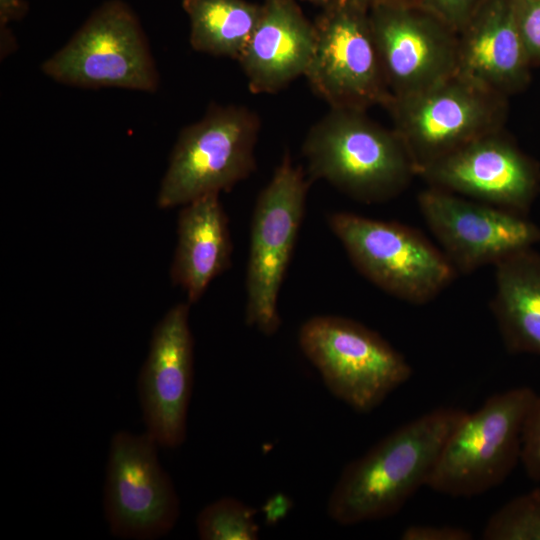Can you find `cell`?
<instances>
[{"label": "cell", "instance_id": "1", "mask_svg": "<svg viewBox=\"0 0 540 540\" xmlns=\"http://www.w3.org/2000/svg\"><path fill=\"white\" fill-rule=\"evenodd\" d=\"M466 414L454 407L433 409L350 462L329 496V517L355 525L398 513L421 487H428L447 439Z\"/></svg>", "mask_w": 540, "mask_h": 540}, {"label": "cell", "instance_id": "2", "mask_svg": "<svg viewBox=\"0 0 540 540\" xmlns=\"http://www.w3.org/2000/svg\"><path fill=\"white\" fill-rule=\"evenodd\" d=\"M302 153L310 180H325L364 203L396 197L416 175L394 130L362 110L330 108L310 128Z\"/></svg>", "mask_w": 540, "mask_h": 540}, {"label": "cell", "instance_id": "3", "mask_svg": "<svg viewBox=\"0 0 540 540\" xmlns=\"http://www.w3.org/2000/svg\"><path fill=\"white\" fill-rule=\"evenodd\" d=\"M537 393L527 386L490 396L447 439L428 487L451 497L481 495L521 460L523 433Z\"/></svg>", "mask_w": 540, "mask_h": 540}, {"label": "cell", "instance_id": "4", "mask_svg": "<svg viewBox=\"0 0 540 540\" xmlns=\"http://www.w3.org/2000/svg\"><path fill=\"white\" fill-rule=\"evenodd\" d=\"M385 108L419 175L470 142L503 130L508 97L456 73L427 89L392 97Z\"/></svg>", "mask_w": 540, "mask_h": 540}, {"label": "cell", "instance_id": "5", "mask_svg": "<svg viewBox=\"0 0 540 540\" xmlns=\"http://www.w3.org/2000/svg\"><path fill=\"white\" fill-rule=\"evenodd\" d=\"M260 127L259 116L245 106L211 105L179 133L160 184L158 207L183 206L247 179L256 169Z\"/></svg>", "mask_w": 540, "mask_h": 540}, {"label": "cell", "instance_id": "6", "mask_svg": "<svg viewBox=\"0 0 540 540\" xmlns=\"http://www.w3.org/2000/svg\"><path fill=\"white\" fill-rule=\"evenodd\" d=\"M298 342L328 390L360 413L374 410L412 375L399 351L349 318L312 317L301 326Z\"/></svg>", "mask_w": 540, "mask_h": 540}, {"label": "cell", "instance_id": "7", "mask_svg": "<svg viewBox=\"0 0 540 540\" xmlns=\"http://www.w3.org/2000/svg\"><path fill=\"white\" fill-rule=\"evenodd\" d=\"M41 69L54 81L79 88L153 93L159 86L146 35L135 13L120 0L99 6Z\"/></svg>", "mask_w": 540, "mask_h": 540}, {"label": "cell", "instance_id": "8", "mask_svg": "<svg viewBox=\"0 0 540 540\" xmlns=\"http://www.w3.org/2000/svg\"><path fill=\"white\" fill-rule=\"evenodd\" d=\"M327 223L356 269L406 302L431 301L456 274L441 249L407 225L350 212H333Z\"/></svg>", "mask_w": 540, "mask_h": 540}, {"label": "cell", "instance_id": "9", "mask_svg": "<svg viewBox=\"0 0 540 540\" xmlns=\"http://www.w3.org/2000/svg\"><path fill=\"white\" fill-rule=\"evenodd\" d=\"M310 179L285 153L253 211L245 321L264 335L281 324L278 296L301 226Z\"/></svg>", "mask_w": 540, "mask_h": 540}, {"label": "cell", "instance_id": "10", "mask_svg": "<svg viewBox=\"0 0 540 540\" xmlns=\"http://www.w3.org/2000/svg\"><path fill=\"white\" fill-rule=\"evenodd\" d=\"M315 42L304 76L330 108L366 111L392 99L372 34L368 10L339 0L314 23Z\"/></svg>", "mask_w": 540, "mask_h": 540}, {"label": "cell", "instance_id": "11", "mask_svg": "<svg viewBox=\"0 0 540 540\" xmlns=\"http://www.w3.org/2000/svg\"><path fill=\"white\" fill-rule=\"evenodd\" d=\"M147 432L111 438L104 486V514L110 532L123 539L151 540L168 534L180 515L172 479Z\"/></svg>", "mask_w": 540, "mask_h": 540}, {"label": "cell", "instance_id": "12", "mask_svg": "<svg viewBox=\"0 0 540 540\" xmlns=\"http://www.w3.org/2000/svg\"><path fill=\"white\" fill-rule=\"evenodd\" d=\"M427 226L456 272L470 273L540 243L528 216L430 187L418 195Z\"/></svg>", "mask_w": 540, "mask_h": 540}, {"label": "cell", "instance_id": "13", "mask_svg": "<svg viewBox=\"0 0 540 540\" xmlns=\"http://www.w3.org/2000/svg\"><path fill=\"white\" fill-rule=\"evenodd\" d=\"M392 97L427 89L457 73L458 34L410 0L368 9Z\"/></svg>", "mask_w": 540, "mask_h": 540}, {"label": "cell", "instance_id": "14", "mask_svg": "<svg viewBox=\"0 0 540 540\" xmlns=\"http://www.w3.org/2000/svg\"><path fill=\"white\" fill-rule=\"evenodd\" d=\"M419 176L430 187L526 216L540 193L539 163L503 130L470 142Z\"/></svg>", "mask_w": 540, "mask_h": 540}, {"label": "cell", "instance_id": "15", "mask_svg": "<svg viewBox=\"0 0 540 540\" xmlns=\"http://www.w3.org/2000/svg\"><path fill=\"white\" fill-rule=\"evenodd\" d=\"M193 347L189 303H178L155 326L138 377L146 432L160 447L177 448L186 439L194 374Z\"/></svg>", "mask_w": 540, "mask_h": 540}, {"label": "cell", "instance_id": "16", "mask_svg": "<svg viewBox=\"0 0 540 540\" xmlns=\"http://www.w3.org/2000/svg\"><path fill=\"white\" fill-rule=\"evenodd\" d=\"M532 68L514 0H482L458 33L457 74L509 98L529 85Z\"/></svg>", "mask_w": 540, "mask_h": 540}, {"label": "cell", "instance_id": "17", "mask_svg": "<svg viewBox=\"0 0 540 540\" xmlns=\"http://www.w3.org/2000/svg\"><path fill=\"white\" fill-rule=\"evenodd\" d=\"M315 27L294 0H265L238 58L252 93H276L305 74Z\"/></svg>", "mask_w": 540, "mask_h": 540}, {"label": "cell", "instance_id": "18", "mask_svg": "<svg viewBox=\"0 0 540 540\" xmlns=\"http://www.w3.org/2000/svg\"><path fill=\"white\" fill-rule=\"evenodd\" d=\"M177 234L171 279L192 304L231 264L232 241L219 194H207L183 205Z\"/></svg>", "mask_w": 540, "mask_h": 540}, {"label": "cell", "instance_id": "19", "mask_svg": "<svg viewBox=\"0 0 540 540\" xmlns=\"http://www.w3.org/2000/svg\"><path fill=\"white\" fill-rule=\"evenodd\" d=\"M495 283L491 309L506 349L540 356V253L530 248L502 260Z\"/></svg>", "mask_w": 540, "mask_h": 540}, {"label": "cell", "instance_id": "20", "mask_svg": "<svg viewBox=\"0 0 540 540\" xmlns=\"http://www.w3.org/2000/svg\"><path fill=\"white\" fill-rule=\"evenodd\" d=\"M191 47L238 60L260 17L261 5L246 0H183Z\"/></svg>", "mask_w": 540, "mask_h": 540}, {"label": "cell", "instance_id": "21", "mask_svg": "<svg viewBox=\"0 0 540 540\" xmlns=\"http://www.w3.org/2000/svg\"><path fill=\"white\" fill-rule=\"evenodd\" d=\"M255 510L231 497L205 506L197 516V533L202 540H254L259 536Z\"/></svg>", "mask_w": 540, "mask_h": 540}, {"label": "cell", "instance_id": "22", "mask_svg": "<svg viewBox=\"0 0 540 540\" xmlns=\"http://www.w3.org/2000/svg\"><path fill=\"white\" fill-rule=\"evenodd\" d=\"M484 540H540V488L519 495L494 512L482 531Z\"/></svg>", "mask_w": 540, "mask_h": 540}, {"label": "cell", "instance_id": "23", "mask_svg": "<svg viewBox=\"0 0 540 540\" xmlns=\"http://www.w3.org/2000/svg\"><path fill=\"white\" fill-rule=\"evenodd\" d=\"M514 9L531 65L540 66V0H514Z\"/></svg>", "mask_w": 540, "mask_h": 540}, {"label": "cell", "instance_id": "24", "mask_svg": "<svg viewBox=\"0 0 540 540\" xmlns=\"http://www.w3.org/2000/svg\"><path fill=\"white\" fill-rule=\"evenodd\" d=\"M457 34L465 27L482 0H410Z\"/></svg>", "mask_w": 540, "mask_h": 540}, {"label": "cell", "instance_id": "25", "mask_svg": "<svg viewBox=\"0 0 540 540\" xmlns=\"http://www.w3.org/2000/svg\"><path fill=\"white\" fill-rule=\"evenodd\" d=\"M527 476L540 482V396L537 398L530 410L526 420L521 460Z\"/></svg>", "mask_w": 540, "mask_h": 540}, {"label": "cell", "instance_id": "26", "mask_svg": "<svg viewBox=\"0 0 540 540\" xmlns=\"http://www.w3.org/2000/svg\"><path fill=\"white\" fill-rule=\"evenodd\" d=\"M403 540H470L473 534L466 528L452 525H410L401 533Z\"/></svg>", "mask_w": 540, "mask_h": 540}, {"label": "cell", "instance_id": "27", "mask_svg": "<svg viewBox=\"0 0 540 540\" xmlns=\"http://www.w3.org/2000/svg\"><path fill=\"white\" fill-rule=\"evenodd\" d=\"M28 12V4L24 0H0V25L21 20Z\"/></svg>", "mask_w": 540, "mask_h": 540}, {"label": "cell", "instance_id": "28", "mask_svg": "<svg viewBox=\"0 0 540 540\" xmlns=\"http://www.w3.org/2000/svg\"><path fill=\"white\" fill-rule=\"evenodd\" d=\"M17 48L16 38L8 25H0V54L1 60L12 54Z\"/></svg>", "mask_w": 540, "mask_h": 540}, {"label": "cell", "instance_id": "29", "mask_svg": "<svg viewBox=\"0 0 540 540\" xmlns=\"http://www.w3.org/2000/svg\"><path fill=\"white\" fill-rule=\"evenodd\" d=\"M365 9H369L371 8L372 6L374 5H377L379 3H382V2H386V1H389V0H349Z\"/></svg>", "mask_w": 540, "mask_h": 540}, {"label": "cell", "instance_id": "30", "mask_svg": "<svg viewBox=\"0 0 540 540\" xmlns=\"http://www.w3.org/2000/svg\"><path fill=\"white\" fill-rule=\"evenodd\" d=\"M305 1H308V2H311V3L315 4V5L321 6L324 9V8H327V7L335 4L339 0H305Z\"/></svg>", "mask_w": 540, "mask_h": 540}]
</instances>
